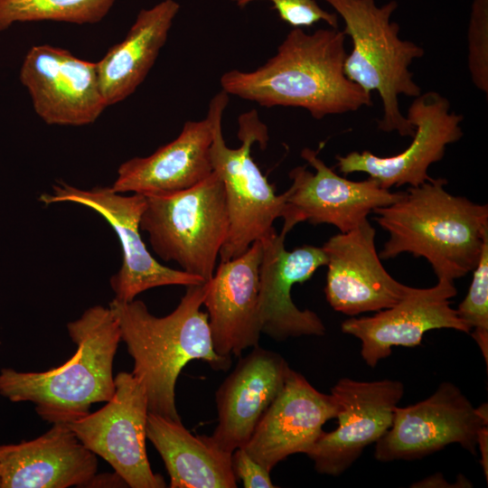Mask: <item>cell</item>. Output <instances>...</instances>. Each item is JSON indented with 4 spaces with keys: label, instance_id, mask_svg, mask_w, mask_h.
<instances>
[{
    "label": "cell",
    "instance_id": "obj_1",
    "mask_svg": "<svg viewBox=\"0 0 488 488\" xmlns=\"http://www.w3.org/2000/svg\"><path fill=\"white\" fill-rule=\"evenodd\" d=\"M345 39L338 28H294L264 65L222 74L221 89L262 107L302 108L315 119L370 107L371 93L344 73Z\"/></svg>",
    "mask_w": 488,
    "mask_h": 488
},
{
    "label": "cell",
    "instance_id": "obj_2",
    "mask_svg": "<svg viewBox=\"0 0 488 488\" xmlns=\"http://www.w3.org/2000/svg\"><path fill=\"white\" fill-rule=\"evenodd\" d=\"M208 286V281L187 286L176 308L162 317L152 314L141 300L113 299L108 305L134 361L132 373L145 386L149 412L181 419L175 385L190 361L202 360L224 371L231 365V358L214 351L208 314L201 310Z\"/></svg>",
    "mask_w": 488,
    "mask_h": 488
},
{
    "label": "cell",
    "instance_id": "obj_3",
    "mask_svg": "<svg viewBox=\"0 0 488 488\" xmlns=\"http://www.w3.org/2000/svg\"><path fill=\"white\" fill-rule=\"evenodd\" d=\"M446 184L445 178H432L373 210L374 220L389 233L380 258L404 252L422 257L438 280L450 282L474 270L488 238V206L451 194Z\"/></svg>",
    "mask_w": 488,
    "mask_h": 488
},
{
    "label": "cell",
    "instance_id": "obj_4",
    "mask_svg": "<svg viewBox=\"0 0 488 488\" xmlns=\"http://www.w3.org/2000/svg\"><path fill=\"white\" fill-rule=\"evenodd\" d=\"M67 330L77 350L62 365L41 372L0 371V394L13 402L30 401L44 421L69 424L89 413L92 404L115 393L113 361L121 341L109 307L94 305Z\"/></svg>",
    "mask_w": 488,
    "mask_h": 488
},
{
    "label": "cell",
    "instance_id": "obj_5",
    "mask_svg": "<svg viewBox=\"0 0 488 488\" xmlns=\"http://www.w3.org/2000/svg\"><path fill=\"white\" fill-rule=\"evenodd\" d=\"M344 23L343 33L352 42L344 61L347 78L371 93L377 91L382 103L378 128L413 136L415 127L405 117L399 97L416 98L420 87L413 80L409 66L424 55V49L399 36V25L391 21L396 1L379 5L376 0H324Z\"/></svg>",
    "mask_w": 488,
    "mask_h": 488
},
{
    "label": "cell",
    "instance_id": "obj_6",
    "mask_svg": "<svg viewBox=\"0 0 488 488\" xmlns=\"http://www.w3.org/2000/svg\"><path fill=\"white\" fill-rule=\"evenodd\" d=\"M140 230L154 251L183 271L210 280L229 230L225 190L212 173L198 184L173 193L145 195Z\"/></svg>",
    "mask_w": 488,
    "mask_h": 488
},
{
    "label": "cell",
    "instance_id": "obj_7",
    "mask_svg": "<svg viewBox=\"0 0 488 488\" xmlns=\"http://www.w3.org/2000/svg\"><path fill=\"white\" fill-rule=\"evenodd\" d=\"M222 115L215 122L211 145L212 170L223 183L229 213V230L220 251L221 261L239 257L250 245L276 231L273 224L282 218L286 207V192L276 194L251 156V147L259 142L264 148L268 140L267 127L255 109L239 117L238 137L241 145L229 147L222 136Z\"/></svg>",
    "mask_w": 488,
    "mask_h": 488
},
{
    "label": "cell",
    "instance_id": "obj_8",
    "mask_svg": "<svg viewBox=\"0 0 488 488\" xmlns=\"http://www.w3.org/2000/svg\"><path fill=\"white\" fill-rule=\"evenodd\" d=\"M40 202L45 204L74 202L99 213L116 231L123 251L122 266L110 278L114 299L131 302L147 290L162 286H191L205 282L200 277L160 264L148 251L140 235V219L145 196L140 193L125 195L111 186L80 189L58 182L50 193H42Z\"/></svg>",
    "mask_w": 488,
    "mask_h": 488
},
{
    "label": "cell",
    "instance_id": "obj_9",
    "mask_svg": "<svg viewBox=\"0 0 488 488\" xmlns=\"http://www.w3.org/2000/svg\"><path fill=\"white\" fill-rule=\"evenodd\" d=\"M115 393L100 409L69 423L80 441L108 462L131 488H164L150 466L146 449L148 401L145 386L132 373L114 378Z\"/></svg>",
    "mask_w": 488,
    "mask_h": 488
},
{
    "label": "cell",
    "instance_id": "obj_10",
    "mask_svg": "<svg viewBox=\"0 0 488 488\" xmlns=\"http://www.w3.org/2000/svg\"><path fill=\"white\" fill-rule=\"evenodd\" d=\"M487 418V404L474 408L457 386L442 382L427 399L395 408L391 427L376 442L374 456L384 463L414 460L450 444L475 455Z\"/></svg>",
    "mask_w": 488,
    "mask_h": 488
},
{
    "label": "cell",
    "instance_id": "obj_11",
    "mask_svg": "<svg viewBox=\"0 0 488 488\" xmlns=\"http://www.w3.org/2000/svg\"><path fill=\"white\" fill-rule=\"evenodd\" d=\"M20 80L35 113L48 125H89L107 108L97 62L79 59L66 49L33 46L23 59Z\"/></svg>",
    "mask_w": 488,
    "mask_h": 488
},
{
    "label": "cell",
    "instance_id": "obj_12",
    "mask_svg": "<svg viewBox=\"0 0 488 488\" xmlns=\"http://www.w3.org/2000/svg\"><path fill=\"white\" fill-rule=\"evenodd\" d=\"M407 118L415 127L410 145L401 153L380 157L369 151H353L336 155L337 166L343 174L362 172L377 180L382 188L415 187L432 180L429 166L440 161L448 145L463 136V116L451 111L449 100L436 91L414 98Z\"/></svg>",
    "mask_w": 488,
    "mask_h": 488
},
{
    "label": "cell",
    "instance_id": "obj_13",
    "mask_svg": "<svg viewBox=\"0 0 488 488\" xmlns=\"http://www.w3.org/2000/svg\"><path fill=\"white\" fill-rule=\"evenodd\" d=\"M301 157L314 169L296 166L288 175L292 185L286 192L284 223L295 227L308 221L311 224H331L342 233L357 227L379 207L389 205L403 192H391L371 177L361 182L338 175L319 157L318 151L304 148Z\"/></svg>",
    "mask_w": 488,
    "mask_h": 488
},
{
    "label": "cell",
    "instance_id": "obj_14",
    "mask_svg": "<svg viewBox=\"0 0 488 488\" xmlns=\"http://www.w3.org/2000/svg\"><path fill=\"white\" fill-rule=\"evenodd\" d=\"M331 394L339 405L338 427L324 432L307 455L318 473L336 476L389 429L404 385L392 380L359 381L343 378Z\"/></svg>",
    "mask_w": 488,
    "mask_h": 488
},
{
    "label": "cell",
    "instance_id": "obj_15",
    "mask_svg": "<svg viewBox=\"0 0 488 488\" xmlns=\"http://www.w3.org/2000/svg\"><path fill=\"white\" fill-rule=\"evenodd\" d=\"M375 235L366 219L322 246L328 267L324 294L333 310L350 316L379 312L395 305L414 289L384 268L376 251Z\"/></svg>",
    "mask_w": 488,
    "mask_h": 488
},
{
    "label": "cell",
    "instance_id": "obj_16",
    "mask_svg": "<svg viewBox=\"0 0 488 488\" xmlns=\"http://www.w3.org/2000/svg\"><path fill=\"white\" fill-rule=\"evenodd\" d=\"M228 102L229 94L221 89L211 99L204 119L186 121L172 142L148 156L121 164L112 190L161 195L191 188L206 179L213 171L210 150L215 122Z\"/></svg>",
    "mask_w": 488,
    "mask_h": 488
},
{
    "label": "cell",
    "instance_id": "obj_17",
    "mask_svg": "<svg viewBox=\"0 0 488 488\" xmlns=\"http://www.w3.org/2000/svg\"><path fill=\"white\" fill-rule=\"evenodd\" d=\"M283 227L262 242V258L258 272V300L261 332L275 341L303 335H324L325 326L313 311L300 310L291 298L295 284H303L321 267L327 258L322 247L304 245L288 251L285 239L289 232Z\"/></svg>",
    "mask_w": 488,
    "mask_h": 488
},
{
    "label": "cell",
    "instance_id": "obj_18",
    "mask_svg": "<svg viewBox=\"0 0 488 488\" xmlns=\"http://www.w3.org/2000/svg\"><path fill=\"white\" fill-rule=\"evenodd\" d=\"M454 282L438 280L435 286L416 288L395 305L368 317L343 322L342 332L361 341V354L371 367L391 354L392 347L421 344L425 333L434 329H455L470 333V328L451 307L456 296Z\"/></svg>",
    "mask_w": 488,
    "mask_h": 488
},
{
    "label": "cell",
    "instance_id": "obj_19",
    "mask_svg": "<svg viewBox=\"0 0 488 488\" xmlns=\"http://www.w3.org/2000/svg\"><path fill=\"white\" fill-rule=\"evenodd\" d=\"M338 411L332 394L320 392L291 369L283 389L243 447L270 472L291 455H307L324 434L323 426L335 418Z\"/></svg>",
    "mask_w": 488,
    "mask_h": 488
},
{
    "label": "cell",
    "instance_id": "obj_20",
    "mask_svg": "<svg viewBox=\"0 0 488 488\" xmlns=\"http://www.w3.org/2000/svg\"><path fill=\"white\" fill-rule=\"evenodd\" d=\"M262 242H253L238 258L221 261L203 301L214 351L221 356H240L258 345L261 324L258 272Z\"/></svg>",
    "mask_w": 488,
    "mask_h": 488
},
{
    "label": "cell",
    "instance_id": "obj_21",
    "mask_svg": "<svg viewBox=\"0 0 488 488\" xmlns=\"http://www.w3.org/2000/svg\"><path fill=\"white\" fill-rule=\"evenodd\" d=\"M290 370L279 353L258 345L239 361L215 393L218 424L211 438L219 448L232 453L245 446Z\"/></svg>",
    "mask_w": 488,
    "mask_h": 488
},
{
    "label": "cell",
    "instance_id": "obj_22",
    "mask_svg": "<svg viewBox=\"0 0 488 488\" xmlns=\"http://www.w3.org/2000/svg\"><path fill=\"white\" fill-rule=\"evenodd\" d=\"M98 466L97 455L66 423L30 441L0 445V488L85 486Z\"/></svg>",
    "mask_w": 488,
    "mask_h": 488
},
{
    "label": "cell",
    "instance_id": "obj_23",
    "mask_svg": "<svg viewBox=\"0 0 488 488\" xmlns=\"http://www.w3.org/2000/svg\"><path fill=\"white\" fill-rule=\"evenodd\" d=\"M180 10L174 0H164L139 11L125 39L111 46L97 62L99 87L107 107L135 92L164 45Z\"/></svg>",
    "mask_w": 488,
    "mask_h": 488
},
{
    "label": "cell",
    "instance_id": "obj_24",
    "mask_svg": "<svg viewBox=\"0 0 488 488\" xmlns=\"http://www.w3.org/2000/svg\"><path fill=\"white\" fill-rule=\"evenodd\" d=\"M148 438L161 455L171 488H236L232 453L219 448L211 436H194L182 423L148 412Z\"/></svg>",
    "mask_w": 488,
    "mask_h": 488
},
{
    "label": "cell",
    "instance_id": "obj_25",
    "mask_svg": "<svg viewBox=\"0 0 488 488\" xmlns=\"http://www.w3.org/2000/svg\"><path fill=\"white\" fill-rule=\"evenodd\" d=\"M116 0H0V32L16 22H100Z\"/></svg>",
    "mask_w": 488,
    "mask_h": 488
},
{
    "label": "cell",
    "instance_id": "obj_26",
    "mask_svg": "<svg viewBox=\"0 0 488 488\" xmlns=\"http://www.w3.org/2000/svg\"><path fill=\"white\" fill-rule=\"evenodd\" d=\"M472 283L465 299L455 309L458 316L470 328L488 364V238L485 239L479 261L474 268Z\"/></svg>",
    "mask_w": 488,
    "mask_h": 488
},
{
    "label": "cell",
    "instance_id": "obj_27",
    "mask_svg": "<svg viewBox=\"0 0 488 488\" xmlns=\"http://www.w3.org/2000/svg\"><path fill=\"white\" fill-rule=\"evenodd\" d=\"M467 63L473 84L488 93V0H473L469 19Z\"/></svg>",
    "mask_w": 488,
    "mask_h": 488
},
{
    "label": "cell",
    "instance_id": "obj_28",
    "mask_svg": "<svg viewBox=\"0 0 488 488\" xmlns=\"http://www.w3.org/2000/svg\"><path fill=\"white\" fill-rule=\"evenodd\" d=\"M239 7L256 1H269L280 19L295 28L312 26L324 22L332 28H338V15L323 9L315 0H231Z\"/></svg>",
    "mask_w": 488,
    "mask_h": 488
},
{
    "label": "cell",
    "instance_id": "obj_29",
    "mask_svg": "<svg viewBox=\"0 0 488 488\" xmlns=\"http://www.w3.org/2000/svg\"><path fill=\"white\" fill-rule=\"evenodd\" d=\"M231 466L236 479L242 482L245 488H274L269 473L254 460L244 447L235 449L231 455Z\"/></svg>",
    "mask_w": 488,
    "mask_h": 488
},
{
    "label": "cell",
    "instance_id": "obj_30",
    "mask_svg": "<svg viewBox=\"0 0 488 488\" xmlns=\"http://www.w3.org/2000/svg\"><path fill=\"white\" fill-rule=\"evenodd\" d=\"M487 444H488V430H487V426H485L482 427L479 433L477 447L480 448V451H481V455H482L481 462H482L483 471L485 472L486 480L488 476Z\"/></svg>",
    "mask_w": 488,
    "mask_h": 488
},
{
    "label": "cell",
    "instance_id": "obj_31",
    "mask_svg": "<svg viewBox=\"0 0 488 488\" xmlns=\"http://www.w3.org/2000/svg\"><path fill=\"white\" fill-rule=\"evenodd\" d=\"M415 484H418V485H414L417 487H450L451 486L445 480V478L442 477L441 474L429 476Z\"/></svg>",
    "mask_w": 488,
    "mask_h": 488
}]
</instances>
